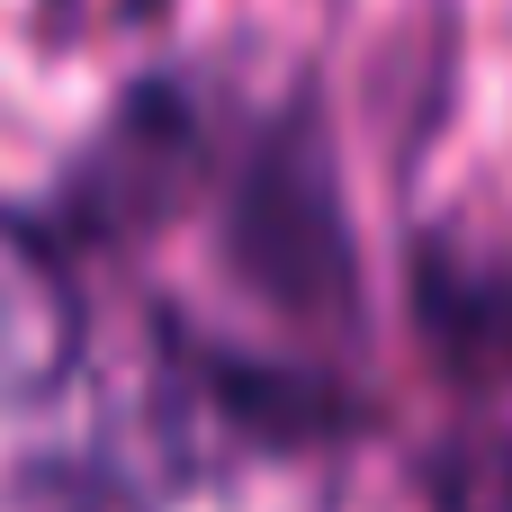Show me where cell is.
<instances>
[{
    "label": "cell",
    "instance_id": "6da1fadb",
    "mask_svg": "<svg viewBox=\"0 0 512 512\" xmlns=\"http://www.w3.org/2000/svg\"><path fill=\"white\" fill-rule=\"evenodd\" d=\"M81 342H90V315L63 252L18 216H0V432L81 378Z\"/></svg>",
    "mask_w": 512,
    "mask_h": 512
},
{
    "label": "cell",
    "instance_id": "7a4b0ae2",
    "mask_svg": "<svg viewBox=\"0 0 512 512\" xmlns=\"http://www.w3.org/2000/svg\"><path fill=\"white\" fill-rule=\"evenodd\" d=\"M468 423L441 450V512H512V297L459 315Z\"/></svg>",
    "mask_w": 512,
    "mask_h": 512
}]
</instances>
